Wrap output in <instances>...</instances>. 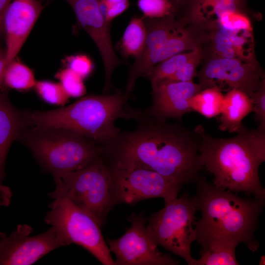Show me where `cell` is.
Wrapping results in <instances>:
<instances>
[{"label":"cell","mask_w":265,"mask_h":265,"mask_svg":"<svg viewBox=\"0 0 265 265\" xmlns=\"http://www.w3.org/2000/svg\"><path fill=\"white\" fill-rule=\"evenodd\" d=\"M237 133L215 138L203 127L199 153L204 168L213 175L215 186L265 199L259 170L265 160V130L244 126Z\"/></svg>","instance_id":"obj_3"},{"label":"cell","mask_w":265,"mask_h":265,"mask_svg":"<svg viewBox=\"0 0 265 265\" xmlns=\"http://www.w3.org/2000/svg\"><path fill=\"white\" fill-rule=\"evenodd\" d=\"M251 99L255 118L258 123V128L265 130V85L256 91Z\"/></svg>","instance_id":"obj_32"},{"label":"cell","mask_w":265,"mask_h":265,"mask_svg":"<svg viewBox=\"0 0 265 265\" xmlns=\"http://www.w3.org/2000/svg\"><path fill=\"white\" fill-rule=\"evenodd\" d=\"M201 49L202 48L187 53L174 55L158 64L143 77L147 78L151 85L159 81L167 80L193 58Z\"/></svg>","instance_id":"obj_24"},{"label":"cell","mask_w":265,"mask_h":265,"mask_svg":"<svg viewBox=\"0 0 265 265\" xmlns=\"http://www.w3.org/2000/svg\"><path fill=\"white\" fill-rule=\"evenodd\" d=\"M211 53L226 58L256 61L253 31L215 26L209 31Z\"/></svg>","instance_id":"obj_18"},{"label":"cell","mask_w":265,"mask_h":265,"mask_svg":"<svg viewBox=\"0 0 265 265\" xmlns=\"http://www.w3.org/2000/svg\"><path fill=\"white\" fill-rule=\"evenodd\" d=\"M136 128L121 132L103 147L109 163L124 168L156 172L183 186L196 183L204 168L199 147L203 127L189 128L180 123L157 118L145 109L128 107Z\"/></svg>","instance_id":"obj_1"},{"label":"cell","mask_w":265,"mask_h":265,"mask_svg":"<svg viewBox=\"0 0 265 265\" xmlns=\"http://www.w3.org/2000/svg\"><path fill=\"white\" fill-rule=\"evenodd\" d=\"M32 227L19 224L10 235L0 232V265H30L60 247L54 229L51 227L38 235L31 236Z\"/></svg>","instance_id":"obj_14"},{"label":"cell","mask_w":265,"mask_h":265,"mask_svg":"<svg viewBox=\"0 0 265 265\" xmlns=\"http://www.w3.org/2000/svg\"><path fill=\"white\" fill-rule=\"evenodd\" d=\"M193 196L201 216L194 222L195 240L202 250L222 246L236 248L244 243L252 252L260 244L255 238L265 199L243 198L218 187L205 177L196 182Z\"/></svg>","instance_id":"obj_2"},{"label":"cell","mask_w":265,"mask_h":265,"mask_svg":"<svg viewBox=\"0 0 265 265\" xmlns=\"http://www.w3.org/2000/svg\"><path fill=\"white\" fill-rule=\"evenodd\" d=\"M197 211L193 197L184 193L164 203L163 208L149 217L146 226L157 245L182 258L188 265H194L195 261L191 246L195 240L194 224Z\"/></svg>","instance_id":"obj_8"},{"label":"cell","mask_w":265,"mask_h":265,"mask_svg":"<svg viewBox=\"0 0 265 265\" xmlns=\"http://www.w3.org/2000/svg\"><path fill=\"white\" fill-rule=\"evenodd\" d=\"M151 85L152 104L145 110L161 120H181L185 114L192 111L190 100L201 90L199 84L193 81L162 80Z\"/></svg>","instance_id":"obj_15"},{"label":"cell","mask_w":265,"mask_h":265,"mask_svg":"<svg viewBox=\"0 0 265 265\" xmlns=\"http://www.w3.org/2000/svg\"><path fill=\"white\" fill-rule=\"evenodd\" d=\"M18 139L32 153L54 181L80 169L103 154L102 146L73 131L27 126Z\"/></svg>","instance_id":"obj_5"},{"label":"cell","mask_w":265,"mask_h":265,"mask_svg":"<svg viewBox=\"0 0 265 265\" xmlns=\"http://www.w3.org/2000/svg\"><path fill=\"white\" fill-rule=\"evenodd\" d=\"M72 8L77 27L85 30L96 45L105 68L103 92L106 93L112 87L111 78L117 67L123 62L117 57L110 36V23L103 14L100 0H65Z\"/></svg>","instance_id":"obj_13"},{"label":"cell","mask_w":265,"mask_h":265,"mask_svg":"<svg viewBox=\"0 0 265 265\" xmlns=\"http://www.w3.org/2000/svg\"><path fill=\"white\" fill-rule=\"evenodd\" d=\"M196 76L201 90L216 86L222 91L227 87L228 91L239 90L250 98L265 85V74L257 61H244L211 53Z\"/></svg>","instance_id":"obj_11"},{"label":"cell","mask_w":265,"mask_h":265,"mask_svg":"<svg viewBox=\"0 0 265 265\" xmlns=\"http://www.w3.org/2000/svg\"><path fill=\"white\" fill-rule=\"evenodd\" d=\"M176 14L160 18L142 17L146 28L144 48L128 73L124 92L133 90L139 77L165 59L186 51L201 48L209 42V32L176 18Z\"/></svg>","instance_id":"obj_6"},{"label":"cell","mask_w":265,"mask_h":265,"mask_svg":"<svg viewBox=\"0 0 265 265\" xmlns=\"http://www.w3.org/2000/svg\"><path fill=\"white\" fill-rule=\"evenodd\" d=\"M43 9L39 0H14L10 3L3 18L6 65L19 53Z\"/></svg>","instance_id":"obj_16"},{"label":"cell","mask_w":265,"mask_h":265,"mask_svg":"<svg viewBox=\"0 0 265 265\" xmlns=\"http://www.w3.org/2000/svg\"><path fill=\"white\" fill-rule=\"evenodd\" d=\"M174 7L176 14L185 8L186 0H169Z\"/></svg>","instance_id":"obj_37"},{"label":"cell","mask_w":265,"mask_h":265,"mask_svg":"<svg viewBox=\"0 0 265 265\" xmlns=\"http://www.w3.org/2000/svg\"><path fill=\"white\" fill-rule=\"evenodd\" d=\"M27 125V112L15 107L7 93H0V207L8 206L12 196L10 188L3 184L9 149Z\"/></svg>","instance_id":"obj_17"},{"label":"cell","mask_w":265,"mask_h":265,"mask_svg":"<svg viewBox=\"0 0 265 265\" xmlns=\"http://www.w3.org/2000/svg\"><path fill=\"white\" fill-rule=\"evenodd\" d=\"M201 257L194 265H237L236 248L222 246L201 250Z\"/></svg>","instance_id":"obj_25"},{"label":"cell","mask_w":265,"mask_h":265,"mask_svg":"<svg viewBox=\"0 0 265 265\" xmlns=\"http://www.w3.org/2000/svg\"><path fill=\"white\" fill-rule=\"evenodd\" d=\"M203 56L202 49H201L193 58L174 74L164 80L183 82L193 81V78L196 76V68L201 62Z\"/></svg>","instance_id":"obj_30"},{"label":"cell","mask_w":265,"mask_h":265,"mask_svg":"<svg viewBox=\"0 0 265 265\" xmlns=\"http://www.w3.org/2000/svg\"><path fill=\"white\" fill-rule=\"evenodd\" d=\"M45 217L63 246L79 245L104 265H115L101 227L89 214L66 198L53 200Z\"/></svg>","instance_id":"obj_9"},{"label":"cell","mask_w":265,"mask_h":265,"mask_svg":"<svg viewBox=\"0 0 265 265\" xmlns=\"http://www.w3.org/2000/svg\"><path fill=\"white\" fill-rule=\"evenodd\" d=\"M215 26L229 30L253 31L252 23L247 14L240 11L224 12L219 17L212 28Z\"/></svg>","instance_id":"obj_27"},{"label":"cell","mask_w":265,"mask_h":265,"mask_svg":"<svg viewBox=\"0 0 265 265\" xmlns=\"http://www.w3.org/2000/svg\"><path fill=\"white\" fill-rule=\"evenodd\" d=\"M137 5L148 18H160L176 14L175 9L169 0H137Z\"/></svg>","instance_id":"obj_29"},{"label":"cell","mask_w":265,"mask_h":265,"mask_svg":"<svg viewBox=\"0 0 265 265\" xmlns=\"http://www.w3.org/2000/svg\"><path fill=\"white\" fill-rule=\"evenodd\" d=\"M36 81L32 71L15 59L6 66L3 77L4 85L18 90H26L34 87Z\"/></svg>","instance_id":"obj_23"},{"label":"cell","mask_w":265,"mask_h":265,"mask_svg":"<svg viewBox=\"0 0 265 265\" xmlns=\"http://www.w3.org/2000/svg\"><path fill=\"white\" fill-rule=\"evenodd\" d=\"M146 28L143 18L132 17L126 28L120 48L126 57H136L142 52L146 38Z\"/></svg>","instance_id":"obj_21"},{"label":"cell","mask_w":265,"mask_h":265,"mask_svg":"<svg viewBox=\"0 0 265 265\" xmlns=\"http://www.w3.org/2000/svg\"><path fill=\"white\" fill-rule=\"evenodd\" d=\"M252 111L253 103L249 96L237 89L228 91L224 96L218 129L237 133L244 127L242 120Z\"/></svg>","instance_id":"obj_20"},{"label":"cell","mask_w":265,"mask_h":265,"mask_svg":"<svg viewBox=\"0 0 265 265\" xmlns=\"http://www.w3.org/2000/svg\"><path fill=\"white\" fill-rule=\"evenodd\" d=\"M130 228L121 237L107 239L110 252L116 257L115 265H177L179 262L169 254L160 252L149 235L146 219L132 213L128 218Z\"/></svg>","instance_id":"obj_12"},{"label":"cell","mask_w":265,"mask_h":265,"mask_svg":"<svg viewBox=\"0 0 265 265\" xmlns=\"http://www.w3.org/2000/svg\"><path fill=\"white\" fill-rule=\"evenodd\" d=\"M224 95L216 86L201 90L191 99L190 106L207 118L220 114Z\"/></svg>","instance_id":"obj_22"},{"label":"cell","mask_w":265,"mask_h":265,"mask_svg":"<svg viewBox=\"0 0 265 265\" xmlns=\"http://www.w3.org/2000/svg\"><path fill=\"white\" fill-rule=\"evenodd\" d=\"M5 49L0 48V90L3 83V77L6 66Z\"/></svg>","instance_id":"obj_35"},{"label":"cell","mask_w":265,"mask_h":265,"mask_svg":"<svg viewBox=\"0 0 265 265\" xmlns=\"http://www.w3.org/2000/svg\"><path fill=\"white\" fill-rule=\"evenodd\" d=\"M130 5L129 0H124L108 7L105 14L106 20L111 23V21L125 12Z\"/></svg>","instance_id":"obj_33"},{"label":"cell","mask_w":265,"mask_h":265,"mask_svg":"<svg viewBox=\"0 0 265 265\" xmlns=\"http://www.w3.org/2000/svg\"><path fill=\"white\" fill-rule=\"evenodd\" d=\"M68 68L73 70L83 80L92 72L93 64L90 58L84 54L69 56L66 59Z\"/></svg>","instance_id":"obj_31"},{"label":"cell","mask_w":265,"mask_h":265,"mask_svg":"<svg viewBox=\"0 0 265 265\" xmlns=\"http://www.w3.org/2000/svg\"><path fill=\"white\" fill-rule=\"evenodd\" d=\"M109 163L116 204L134 205L144 200L159 197L163 198L165 203L178 197L182 188V186L156 172Z\"/></svg>","instance_id":"obj_10"},{"label":"cell","mask_w":265,"mask_h":265,"mask_svg":"<svg viewBox=\"0 0 265 265\" xmlns=\"http://www.w3.org/2000/svg\"><path fill=\"white\" fill-rule=\"evenodd\" d=\"M247 0H186V13L181 19L208 31L221 14L227 11L246 12Z\"/></svg>","instance_id":"obj_19"},{"label":"cell","mask_w":265,"mask_h":265,"mask_svg":"<svg viewBox=\"0 0 265 265\" xmlns=\"http://www.w3.org/2000/svg\"><path fill=\"white\" fill-rule=\"evenodd\" d=\"M131 94L119 90L114 94H90L55 109L27 112L28 125L39 128L67 129L104 147L121 132L115 126L119 118L129 119L127 101Z\"/></svg>","instance_id":"obj_4"},{"label":"cell","mask_w":265,"mask_h":265,"mask_svg":"<svg viewBox=\"0 0 265 265\" xmlns=\"http://www.w3.org/2000/svg\"><path fill=\"white\" fill-rule=\"evenodd\" d=\"M53 200L66 198L92 216L102 227L116 204L109 162L102 155L86 166L54 181Z\"/></svg>","instance_id":"obj_7"},{"label":"cell","mask_w":265,"mask_h":265,"mask_svg":"<svg viewBox=\"0 0 265 265\" xmlns=\"http://www.w3.org/2000/svg\"><path fill=\"white\" fill-rule=\"evenodd\" d=\"M34 88L40 97L49 104L63 106L69 98L60 83L47 80L38 81Z\"/></svg>","instance_id":"obj_26"},{"label":"cell","mask_w":265,"mask_h":265,"mask_svg":"<svg viewBox=\"0 0 265 265\" xmlns=\"http://www.w3.org/2000/svg\"><path fill=\"white\" fill-rule=\"evenodd\" d=\"M11 0H0V39L4 35L3 18Z\"/></svg>","instance_id":"obj_34"},{"label":"cell","mask_w":265,"mask_h":265,"mask_svg":"<svg viewBox=\"0 0 265 265\" xmlns=\"http://www.w3.org/2000/svg\"><path fill=\"white\" fill-rule=\"evenodd\" d=\"M123 0H100V6L104 16H105V14L109 6Z\"/></svg>","instance_id":"obj_36"},{"label":"cell","mask_w":265,"mask_h":265,"mask_svg":"<svg viewBox=\"0 0 265 265\" xmlns=\"http://www.w3.org/2000/svg\"><path fill=\"white\" fill-rule=\"evenodd\" d=\"M55 77L69 98L80 97L86 93L83 79L70 68L67 67L60 70Z\"/></svg>","instance_id":"obj_28"}]
</instances>
